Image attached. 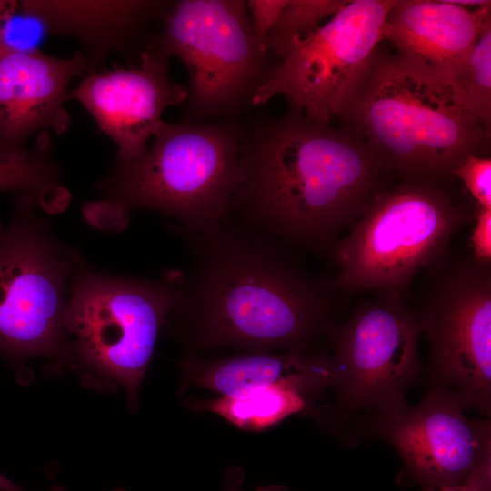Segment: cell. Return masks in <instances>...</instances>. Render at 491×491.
I'll return each instance as SVG.
<instances>
[{"instance_id": "1", "label": "cell", "mask_w": 491, "mask_h": 491, "mask_svg": "<svg viewBox=\"0 0 491 491\" xmlns=\"http://www.w3.org/2000/svg\"><path fill=\"white\" fill-rule=\"evenodd\" d=\"M186 236L190 264L165 326L189 350L305 354L335 325L346 295L281 240L231 217Z\"/></svg>"}, {"instance_id": "2", "label": "cell", "mask_w": 491, "mask_h": 491, "mask_svg": "<svg viewBox=\"0 0 491 491\" xmlns=\"http://www.w3.org/2000/svg\"><path fill=\"white\" fill-rule=\"evenodd\" d=\"M239 163L229 217L320 254L330 255L386 186L387 174L356 135L290 108L243 120Z\"/></svg>"}, {"instance_id": "3", "label": "cell", "mask_w": 491, "mask_h": 491, "mask_svg": "<svg viewBox=\"0 0 491 491\" xmlns=\"http://www.w3.org/2000/svg\"><path fill=\"white\" fill-rule=\"evenodd\" d=\"M380 167L403 179L443 184L490 132L469 114L440 67L373 52L337 117Z\"/></svg>"}, {"instance_id": "4", "label": "cell", "mask_w": 491, "mask_h": 491, "mask_svg": "<svg viewBox=\"0 0 491 491\" xmlns=\"http://www.w3.org/2000/svg\"><path fill=\"white\" fill-rule=\"evenodd\" d=\"M243 120H162L139 158L117 161L99 182L103 199L90 204L89 219L121 227L131 211L148 209L175 219L185 235L219 225L241 180Z\"/></svg>"}, {"instance_id": "5", "label": "cell", "mask_w": 491, "mask_h": 491, "mask_svg": "<svg viewBox=\"0 0 491 491\" xmlns=\"http://www.w3.org/2000/svg\"><path fill=\"white\" fill-rule=\"evenodd\" d=\"M176 296L177 281L114 276L83 264L72 277L65 313L66 366L90 387L121 386L135 410Z\"/></svg>"}, {"instance_id": "6", "label": "cell", "mask_w": 491, "mask_h": 491, "mask_svg": "<svg viewBox=\"0 0 491 491\" xmlns=\"http://www.w3.org/2000/svg\"><path fill=\"white\" fill-rule=\"evenodd\" d=\"M471 219L442 184L403 179L385 186L349 234L334 245L329 256L339 268L334 282L346 296L361 291L404 296Z\"/></svg>"}, {"instance_id": "7", "label": "cell", "mask_w": 491, "mask_h": 491, "mask_svg": "<svg viewBox=\"0 0 491 491\" xmlns=\"http://www.w3.org/2000/svg\"><path fill=\"white\" fill-rule=\"evenodd\" d=\"M189 75L183 121L243 120L278 61L257 41L246 1L177 0L150 46Z\"/></svg>"}, {"instance_id": "8", "label": "cell", "mask_w": 491, "mask_h": 491, "mask_svg": "<svg viewBox=\"0 0 491 491\" xmlns=\"http://www.w3.org/2000/svg\"><path fill=\"white\" fill-rule=\"evenodd\" d=\"M12 221L0 222V353L28 379L26 362L42 356L65 367V313L74 274L84 264L37 215L35 196L15 193Z\"/></svg>"}, {"instance_id": "9", "label": "cell", "mask_w": 491, "mask_h": 491, "mask_svg": "<svg viewBox=\"0 0 491 491\" xmlns=\"http://www.w3.org/2000/svg\"><path fill=\"white\" fill-rule=\"evenodd\" d=\"M429 343L436 386L466 406L491 408V264L448 249L423 271L413 309Z\"/></svg>"}, {"instance_id": "10", "label": "cell", "mask_w": 491, "mask_h": 491, "mask_svg": "<svg viewBox=\"0 0 491 491\" xmlns=\"http://www.w3.org/2000/svg\"><path fill=\"white\" fill-rule=\"evenodd\" d=\"M396 0H354L304 38H295L253 98L259 106L277 95L288 108L320 123L340 113L381 40Z\"/></svg>"}, {"instance_id": "11", "label": "cell", "mask_w": 491, "mask_h": 491, "mask_svg": "<svg viewBox=\"0 0 491 491\" xmlns=\"http://www.w3.org/2000/svg\"><path fill=\"white\" fill-rule=\"evenodd\" d=\"M379 294L328 331L332 387L346 412L370 409L386 416L405 409L406 393L421 372V330L414 310L403 295Z\"/></svg>"}, {"instance_id": "12", "label": "cell", "mask_w": 491, "mask_h": 491, "mask_svg": "<svg viewBox=\"0 0 491 491\" xmlns=\"http://www.w3.org/2000/svg\"><path fill=\"white\" fill-rule=\"evenodd\" d=\"M451 392L433 386L414 407L375 416L370 427L389 442L403 461L401 481L438 491L467 478L491 457L487 420H472Z\"/></svg>"}, {"instance_id": "13", "label": "cell", "mask_w": 491, "mask_h": 491, "mask_svg": "<svg viewBox=\"0 0 491 491\" xmlns=\"http://www.w3.org/2000/svg\"><path fill=\"white\" fill-rule=\"evenodd\" d=\"M169 60L148 47L139 65L97 69L70 92L69 98L79 101L115 143L118 162L139 158L163 111L185 103L188 89L169 75Z\"/></svg>"}, {"instance_id": "14", "label": "cell", "mask_w": 491, "mask_h": 491, "mask_svg": "<svg viewBox=\"0 0 491 491\" xmlns=\"http://www.w3.org/2000/svg\"><path fill=\"white\" fill-rule=\"evenodd\" d=\"M95 71L79 50L60 59L36 49H9L0 55V163L25 159L28 138L36 132L64 134L69 84Z\"/></svg>"}, {"instance_id": "15", "label": "cell", "mask_w": 491, "mask_h": 491, "mask_svg": "<svg viewBox=\"0 0 491 491\" xmlns=\"http://www.w3.org/2000/svg\"><path fill=\"white\" fill-rule=\"evenodd\" d=\"M172 1L165 0H25L20 13L48 33L70 35L83 45L95 70L113 54L139 65Z\"/></svg>"}, {"instance_id": "16", "label": "cell", "mask_w": 491, "mask_h": 491, "mask_svg": "<svg viewBox=\"0 0 491 491\" xmlns=\"http://www.w3.org/2000/svg\"><path fill=\"white\" fill-rule=\"evenodd\" d=\"M491 22V2L396 0L386 18L381 40L406 56L443 67L466 52Z\"/></svg>"}, {"instance_id": "17", "label": "cell", "mask_w": 491, "mask_h": 491, "mask_svg": "<svg viewBox=\"0 0 491 491\" xmlns=\"http://www.w3.org/2000/svg\"><path fill=\"white\" fill-rule=\"evenodd\" d=\"M181 391L189 386L231 396L271 386H290L314 396L332 386V357L289 352H244L203 358L190 354L180 362Z\"/></svg>"}, {"instance_id": "18", "label": "cell", "mask_w": 491, "mask_h": 491, "mask_svg": "<svg viewBox=\"0 0 491 491\" xmlns=\"http://www.w3.org/2000/svg\"><path fill=\"white\" fill-rule=\"evenodd\" d=\"M312 396L290 386L256 388L209 400H192L196 411L220 416L239 429L257 432L268 429L287 416L308 409Z\"/></svg>"}, {"instance_id": "19", "label": "cell", "mask_w": 491, "mask_h": 491, "mask_svg": "<svg viewBox=\"0 0 491 491\" xmlns=\"http://www.w3.org/2000/svg\"><path fill=\"white\" fill-rule=\"evenodd\" d=\"M440 69L463 106L490 132L491 22L466 52Z\"/></svg>"}, {"instance_id": "20", "label": "cell", "mask_w": 491, "mask_h": 491, "mask_svg": "<svg viewBox=\"0 0 491 491\" xmlns=\"http://www.w3.org/2000/svg\"><path fill=\"white\" fill-rule=\"evenodd\" d=\"M345 3L338 0H288L268 33L266 49L279 62L295 38L310 35Z\"/></svg>"}, {"instance_id": "21", "label": "cell", "mask_w": 491, "mask_h": 491, "mask_svg": "<svg viewBox=\"0 0 491 491\" xmlns=\"http://www.w3.org/2000/svg\"><path fill=\"white\" fill-rule=\"evenodd\" d=\"M476 200L477 207L491 208V158L480 155L466 156L454 170Z\"/></svg>"}, {"instance_id": "22", "label": "cell", "mask_w": 491, "mask_h": 491, "mask_svg": "<svg viewBox=\"0 0 491 491\" xmlns=\"http://www.w3.org/2000/svg\"><path fill=\"white\" fill-rule=\"evenodd\" d=\"M287 3L288 0L246 1L254 34L260 45L266 49L268 33Z\"/></svg>"}, {"instance_id": "23", "label": "cell", "mask_w": 491, "mask_h": 491, "mask_svg": "<svg viewBox=\"0 0 491 491\" xmlns=\"http://www.w3.org/2000/svg\"><path fill=\"white\" fill-rule=\"evenodd\" d=\"M473 221L469 253L477 261L491 264V208L477 207Z\"/></svg>"}, {"instance_id": "24", "label": "cell", "mask_w": 491, "mask_h": 491, "mask_svg": "<svg viewBox=\"0 0 491 491\" xmlns=\"http://www.w3.org/2000/svg\"><path fill=\"white\" fill-rule=\"evenodd\" d=\"M29 169L25 162L0 163V192L22 191L28 184Z\"/></svg>"}, {"instance_id": "25", "label": "cell", "mask_w": 491, "mask_h": 491, "mask_svg": "<svg viewBox=\"0 0 491 491\" xmlns=\"http://www.w3.org/2000/svg\"><path fill=\"white\" fill-rule=\"evenodd\" d=\"M438 491H491V457L461 483L442 487Z\"/></svg>"}, {"instance_id": "26", "label": "cell", "mask_w": 491, "mask_h": 491, "mask_svg": "<svg viewBox=\"0 0 491 491\" xmlns=\"http://www.w3.org/2000/svg\"><path fill=\"white\" fill-rule=\"evenodd\" d=\"M244 479V471L239 467H234L229 471L225 479V491H243L241 484ZM256 491H288L285 486H271L260 487Z\"/></svg>"}, {"instance_id": "27", "label": "cell", "mask_w": 491, "mask_h": 491, "mask_svg": "<svg viewBox=\"0 0 491 491\" xmlns=\"http://www.w3.org/2000/svg\"><path fill=\"white\" fill-rule=\"evenodd\" d=\"M17 8L16 1H0V55L10 48L5 42L2 23Z\"/></svg>"}, {"instance_id": "28", "label": "cell", "mask_w": 491, "mask_h": 491, "mask_svg": "<svg viewBox=\"0 0 491 491\" xmlns=\"http://www.w3.org/2000/svg\"><path fill=\"white\" fill-rule=\"evenodd\" d=\"M0 491H25L0 474Z\"/></svg>"}, {"instance_id": "29", "label": "cell", "mask_w": 491, "mask_h": 491, "mask_svg": "<svg viewBox=\"0 0 491 491\" xmlns=\"http://www.w3.org/2000/svg\"><path fill=\"white\" fill-rule=\"evenodd\" d=\"M50 491H65V489L60 486L53 485Z\"/></svg>"}]
</instances>
